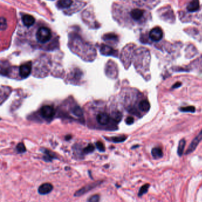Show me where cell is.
<instances>
[{
  "label": "cell",
  "mask_w": 202,
  "mask_h": 202,
  "mask_svg": "<svg viewBox=\"0 0 202 202\" xmlns=\"http://www.w3.org/2000/svg\"><path fill=\"white\" fill-rule=\"evenodd\" d=\"M96 145L97 148L99 150V151H101V152H104L105 151V147L104 146V144L100 142V141H98L96 142Z\"/></svg>",
  "instance_id": "cb8c5ba5"
},
{
  "label": "cell",
  "mask_w": 202,
  "mask_h": 202,
  "mask_svg": "<svg viewBox=\"0 0 202 202\" xmlns=\"http://www.w3.org/2000/svg\"><path fill=\"white\" fill-rule=\"evenodd\" d=\"M112 119L114 122L119 123L122 119V114L119 111H114L112 114Z\"/></svg>",
  "instance_id": "d6986e66"
},
{
  "label": "cell",
  "mask_w": 202,
  "mask_h": 202,
  "mask_svg": "<svg viewBox=\"0 0 202 202\" xmlns=\"http://www.w3.org/2000/svg\"><path fill=\"white\" fill-rule=\"evenodd\" d=\"M16 150H17V151L20 154H23L26 151V147L24 145V143L22 142L17 144V145L16 147Z\"/></svg>",
  "instance_id": "603a6c76"
},
{
  "label": "cell",
  "mask_w": 202,
  "mask_h": 202,
  "mask_svg": "<svg viewBox=\"0 0 202 202\" xmlns=\"http://www.w3.org/2000/svg\"><path fill=\"white\" fill-rule=\"evenodd\" d=\"M150 186V185L149 184H145V185L142 186L140 187V190H139V191L138 196L140 197V196H143L144 194L147 193V191H148V189H149Z\"/></svg>",
  "instance_id": "ffe728a7"
},
{
  "label": "cell",
  "mask_w": 202,
  "mask_h": 202,
  "mask_svg": "<svg viewBox=\"0 0 202 202\" xmlns=\"http://www.w3.org/2000/svg\"><path fill=\"white\" fill-rule=\"evenodd\" d=\"M151 154L154 158L155 159H158L159 158H161L163 157V152L162 150L160 148L155 147L152 149L151 151Z\"/></svg>",
  "instance_id": "9a60e30c"
},
{
  "label": "cell",
  "mask_w": 202,
  "mask_h": 202,
  "mask_svg": "<svg viewBox=\"0 0 202 202\" xmlns=\"http://www.w3.org/2000/svg\"><path fill=\"white\" fill-rule=\"evenodd\" d=\"M53 190V186L50 183H44L38 189V193L40 194L45 195L49 194Z\"/></svg>",
  "instance_id": "30bf717a"
},
{
  "label": "cell",
  "mask_w": 202,
  "mask_h": 202,
  "mask_svg": "<svg viewBox=\"0 0 202 202\" xmlns=\"http://www.w3.org/2000/svg\"><path fill=\"white\" fill-rule=\"evenodd\" d=\"M163 37V32L161 28L155 27L150 31V39L155 42H158Z\"/></svg>",
  "instance_id": "5b68a950"
},
{
  "label": "cell",
  "mask_w": 202,
  "mask_h": 202,
  "mask_svg": "<svg viewBox=\"0 0 202 202\" xmlns=\"http://www.w3.org/2000/svg\"><path fill=\"white\" fill-rule=\"evenodd\" d=\"M32 71V63L30 62L22 64L19 68V74L23 78H26L30 75Z\"/></svg>",
  "instance_id": "277c9868"
},
{
  "label": "cell",
  "mask_w": 202,
  "mask_h": 202,
  "mask_svg": "<svg viewBox=\"0 0 202 202\" xmlns=\"http://www.w3.org/2000/svg\"><path fill=\"white\" fill-rule=\"evenodd\" d=\"M100 184H101L100 181H97L96 183H93L91 184H89L88 185H86L84 187H83L82 188H81V189H79V190H78L77 191L75 192L74 196H80L83 195L85 193H86L88 191H89L90 190H92L93 189L95 188L96 187L98 186Z\"/></svg>",
  "instance_id": "8992f818"
},
{
  "label": "cell",
  "mask_w": 202,
  "mask_h": 202,
  "mask_svg": "<svg viewBox=\"0 0 202 202\" xmlns=\"http://www.w3.org/2000/svg\"><path fill=\"white\" fill-rule=\"evenodd\" d=\"M71 111H72V113L75 115V116H76L78 118H81L83 116V115H84L83 111H82V108L78 106H75L74 108H72Z\"/></svg>",
  "instance_id": "ac0fdd59"
},
{
  "label": "cell",
  "mask_w": 202,
  "mask_h": 202,
  "mask_svg": "<svg viewBox=\"0 0 202 202\" xmlns=\"http://www.w3.org/2000/svg\"><path fill=\"white\" fill-rule=\"evenodd\" d=\"M200 4L198 0H191L187 7V10L190 13L196 12L199 10Z\"/></svg>",
  "instance_id": "7c38bea8"
},
{
  "label": "cell",
  "mask_w": 202,
  "mask_h": 202,
  "mask_svg": "<svg viewBox=\"0 0 202 202\" xmlns=\"http://www.w3.org/2000/svg\"><path fill=\"white\" fill-rule=\"evenodd\" d=\"M110 118L109 115L105 113H99L96 118L98 123L101 125H107L110 121Z\"/></svg>",
  "instance_id": "9c48e42d"
},
{
  "label": "cell",
  "mask_w": 202,
  "mask_h": 202,
  "mask_svg": "<svg viewBox=\"0 0 202 202\" xmlns=\"http://www.w3.org/2000/svg\"><path fill=\"white\" fill-rule=\"evenodd\" d=\"M71 138V135H67L66 137H65V139L66 140H69Z\"/></svg>",
  "instance_id": "83f0119b"
},
{
  "label": "cell",
  "mask_w": 202,
  "mask_h": 202,
  "mask_svg": "<svg viewBox=\"0 0 202 202\" xmlns=\"http://www.w3.org/2000/svg\"><path fill=\"white\" fill-rule=\"evenodd\" d=\"M74 4V0H59L57 3V6L62 10H68L71 9Z\"/></svg>",
  "instance_id": "52a82bcc"
},
{
  "label": "cell",
  "mask_w": 202,
  "mask_h": 202,
  "mask_svg": "<svg viewBox=\"0 0 202 202\" xmlns=\"http://www.w3.org/2000/svg\"><path fill=\"white\" fill-rule=\"evenodd\" d=\"M139 147V145H137V146H135V147H133L132 148V149H133V148H136V147Z\"/></svg>",
  "instance_id": "f1b7e54d"
},
{
  "label": "cell",
  "mask_w": 202,
  "mask_h": 202,
  "mask_svg": "<svg viewBox=\"0 0 202 202\" xmlns=\"http://www.w3.org/2000/svg\"><path fill=\"white\" fill-rule=\"evenodd\" d=\"M143 14H144V11L142 10H140L139 9H133L130 13L131 18L135 21H138L140 20L142 18Z\"/></svg>",
  "instance_id": "8fae6325"
},
{
  "label": "cell",
  "mask_w": 202,
  "mask_h": 202,
  "mask_svg": "<svg viewBox=\"0 0 202 202\" xmlns=\"http://www.w3.org/2000/svg\"><path fill=\"white\" fill-rule=\"evenodd\" d=\"M99 200H100V196L97 194L93 195L88 199V201H91V202H97V201H99Z\"/></svg>",
  "instance_id": "d4e9b609"
},
{
  "label": "cell",
  "mask_w": 202,
  "mask_h": 202,
  "mask_svg": "<svg viewBox=\"0 0 202 202\" xmlns=\"http://www.w3.org/2000/svg\"><path fill=\"white\" fill-rule=\"evenodd\" d=\"M42 151L45 154V155L43 156V158L46 162H50L53 159L57 158L56 156L55 155V154L53 152H52L50 151H49V150L43 149L42 150Z\"/></svg>",
  "instance_id": "4fadbf2b"
},
{
  "label": "cell",
  "mask_w": 202,
  "mask_h": 202,
  "mask_svg": "<svg viewBox=\"0 0 202 202\" xmlns=\"http://www.w3.org/2000/svg\"><path fill=\"white\" fill-rule=\"evenodd\" d=\"M181 85H182L181 82H176L174 85H173L171 86V89H178V88L180 87V86H181Z\"/></svg>",
  "instance_id": "4316f807"
},
{
  "label": "cell",
  "mask_w": 202,
  "mask_h": 202,
  "mask_svg": "<svg viewBox=\"0 0 202 202\" xmlns=\"http://www.w3.org/2000/svg\"><path fill=\"white\" fill-rule=\"evenodd\" d=\"M106 139L108 140V141H111L114 143H120L124 142L126 140V139L128 138V137L125 135H121L119 136H114V137H111V138H105Z\"/></svg>",
  "instance_id": "2e32d148"
},
{
  "label": "cell",
  "mask_w": 202,
  "mask_h": 202,
  "mask_svg": "<svg viewBox=\"0 0 202 202\" xmlns=\"http://www.w3.org/2000/svg\"><path fill=\"white\" fill-rule=\"evenodd\" d=\"M150 103L147 100H143L139 103V109L143 112H148L150 109Z\"/></svg>",
  "instance_id": "5bb4252c"
},
{
  "label": "cell",
  "mask_w": 202,
  "mask_h": 202,
  "mask_svg": "<svg viewBox=\"0 0 202 202\" xmlns=\"http://www.w3.org/2000/svg\"><path fill=\"white\" fill-rule=\"evenodd\" d=\"M180 111L181 112H190V113H194L196 111V108L194 106H190L186 107H182L180 108Z\"/></svg>",
  "instance_id": "44dd1931"
},
{
  "label": "cell",
  "mask_w": 202,
  "mask_h": 202,
  "mask_svg": "<svg viewBox=\"0 0 202 202\" xmlns=\"http://www.w3.org/2000/svg\"><path fill=\"white\" fill-rule=\"evenodd\" d=\"M126 122V123L128 125H132L133 123H134V119L132 117H128L125 120Z\"/></svg>",
  "instance_id": "484cf974"
},
{
  "label": "cell",
  "mask_w": 202,
  "mask_h": 202,
  "mask_svg": "<svg viewBox=\"0 0 202 202\" xmlns=\"http://www.w3.org/2000/svg\"><path fill=\"white\" fill-rule=\"evenodd\" d=\"M202 140V129L200 132V133L194 138V139L191 141L190 143V145L189 148H187V150L186 151L185 154L186 155H189L193 152L194 151V150L196 149L199 143Z\"/></svg>",
  "instance_id": "3957f363"
},
{
  "label": "cell",
  "mask_w": 202,
  "mask_h": 202,
  "mask_svg": "<svg viewBox=\"0 0 202 202\" xmlns=\"http://www.w3.org/2000/svg\"><path fill=\"white\" fill-rule=\"evenodd\" d=\"M21 20L23 24L27 27L32 26L35 23V19L33 16L29 14L23 15L21 17Z\"/></svg>",
  "instance_id": "ba28073f"
},
{
  "label": "cell",
  "mask_w": 202,
  "mask_h": 202,
  "mask_svg": "<svg viewBox=\"0 0 202 202\" xmlns=\"http://www.w3.org/2000/svg\"><path fill=\"white\" fill-rule=\"evenodd\" d=\"M40 113L41 116L46 120H50L55 116V110L53 106L46 105L40 108Z\"/></svg>",
  "instance_id": "7a4b0ae2"
},
{
  "label": "cell",
  "mask_w": 202,
  "mask_h": 202,
  "mask_svg": "<svg viewBox=\"0 0 202 202\" xmlns=\"http://www.w3.org/2000/svg\"><path fill=\"white\" fill-rule=\"evenodd\" d=\"M186 141L184 139H181L179 142V145H178V148H177V154L179 156L181 157L183 155L185 146H186Z\"/></svg>",
  "instance_id": "e0dca14e"
},
{
  "label": "cell",
  "mask_w": 202,
  "mask_h": 202,
  "mask_svg": "<svg viewBox=\"0 0 202 202\" xmlns=\"http://www.w3.org/2000/svg\"><path fill=\"white\" fill-rule=\"evenodd\" d=\"M94 149L95 147L93 144H89L87 147H86L85 148L83 149V152L85 154L92 153L93 152H94Z\"/></svg>",
  "instance_id": "7402d4cb"
},
{
  "label": "cell",
  "mask_w": 202,
  "mask_h": 202,
  "mask_svg": "<svg viewBox=\"0 0 202 202\" xmlns=\"http://www.w3.org/2000/svg\"><path fill=\"white\" fill-rule=\"evenodd\" d=\"M53 33L50 28L46 25H39L33 31V43L41 47H47L52 42Z\"/></svg>",
  "instance_id": "6da1fadb"
}]
</instances>
